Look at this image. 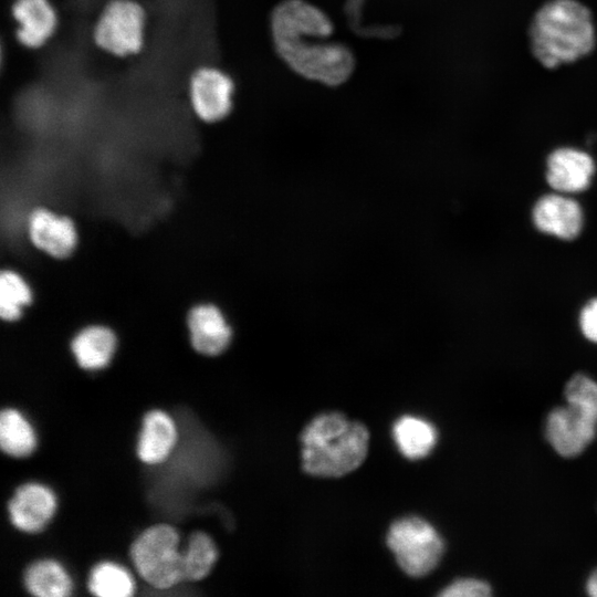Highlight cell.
I'll return each instance as SVG.
<instances>
[{
	"label": "cell",
	"instance_id": "1",
	"mask_svg": "<svg viewBox=\"0 0 597 597\" xmlns=\"http://www.w3.org/2000/svg\"><path fill=\"white\" fill-rule=\"evenodd\" d=\"M274 49L296 74L328 86L345 83L355 69L352 50L326 41L334 30L328 15L305 0H283L270 19Z\"/></svg>",
	"mask_w": 597,
	"mask_h": 597
},
{
	"label": "cell",
	"instance_id": "2",
	"mask_svg": "<svg viewBox=\"0 0 597 597\" xmlns=\"http://www.w3.org/2000/svg\"><path fill=\"white\" fill-rule=\"evenodd\" d=\"M530 42L534 57L546 69L583 59L596 43L590 10L578 0L545 2L532 19Z\"/></svg>",
	"mask_w": 597,
	"mask_h": 597
},
{
	"label": "cell",
	"instance_id": "3",
	"mask_svg": "<svg viewBox=\"0 0 597 597\" xmlns=\"http://www.w3.org/2000/svg\"><path fill=\"white\" fill-rule=\"evenodd\" d=\"M302 467L314 476L338 478L356 470L369 444L367 428L338 412L315 417L303 430Z\"/></svg>",
	"mask_w": 597,
	"mask_h": 597
},
{
	"label": "cell",
	"instance_id": "4",
	"mask_svg": "<svg viewBox=\"0 0 597 597\" xmlns=\"http://www.w3.org/2000/svg\"><path fill=\"white\" fill-rule=\"evenodd\" d=\"M182 535L167 522L146 526L132 541L128 558L138 577L157 591L184 585Z\"/></svg>",
	"mask_w": 597,
	"mask_h": 597
},
{
	"label": "cell",
	"instance_id": "5",
	"mask_svg": "<svg viewBox=\"0 0 597 597\" xmlns=\"http://www.w3.org/2000/svg\"><path fill=\"white\" fill-rule=\"evenodd\" d=\"M147 12L138 0H108L92 27L97 49L114 57L137 55L145 46Z\"/></svg>",
	"mask_w": 597,
	"mask_h": 597
},
{
	"label": "cell",
	"instance_id": "6",
	"mask_svg": "<svg viewBox=\"0 0 597 597\" xmlns=\"http://www.w3.org/2000/svg\"><path fill=\"white\" fill-rule=\"evenodd\" d=\"M387 544L400 568L408 575L421 577L439 564L444 544L437 530L418 516H408L391 524Z\"/></svg>",
	"mask_w": 597,
	"mask_h": 597
},
{
	"label": "cell",
	"instance_id": "7",
	"mask_svg": "<svg viewBox=\"0 0 597 597\" xmlns=\"http://www.w3.org/2000/svg\"><path fill=\"white\" fill-rule=\"evenodd\" d=\"M235 92L229 73L212 64L197 66L189 75V106L198 119L208 124L221 122L232 111Z\"/></svg>",
	"mask_w": 597,
	"mask_h": 597
},
{
	"label": "cell",
	"instance_id": "8",
	"mask_svg": "<svg viewBox=\"0 0 597 597\" xmlns=\"http://www.w3.org/2000/svg\"><path fill=\"white\" fill-rule=\"evenodd\" d=\"M56 509L55 492L36 481L18 484L7 500L9 523L17 531L29 535L43 532L53 520Z\"/></svg>",
	"mask_w": 597,
	"mask_h": 597
},
{
	"label": "cell",
	"instance_id": "9",
	"mask_svg": "<svg viewBox=\"0 0 597 597\" xmlns=\"http://www.w3.org/2000/svg\"><path fill=\"white\" fill-rule=\"evenodd\" d=\"M544 433L558 455L575 458L596 438L597 420L568 404L557 406L546 417Z\"/></svg>",
	"mask_w": 597,
	"mask_h": 597
},
{
	"label": "cell",
	"instance_id": "10",
	"mask_svg": "<svg viewBox=\"0 0 597 597\" xmlns=\"http://www.w3.org/2000/svg\"><path fill=\"white\" fill-rule=\"evenodd\" d=\"M10 12L15 40L24 49H42L59 29V13L52 0H13Z\"/></svg>",
	"mask_w": 597,
	"mask_h": 597
},
{
	"label": "cell",
	"instance_id": "11",
	"mask_svg": "<svg viewBox=\"0 0 597 597\" xmlns=\"http://www.w3.org/2000/svg\"><path fill=\"white\" fill-rule=\"evenodd\" d=\"M140 423L136 458L146 465L165 462L178 442L176 420L164 409L151 408L144 413Z\"/></svg>",
	"mask_w": 597,
	"mask_h": 597
},
{
	"label": "cell",
	"instance_id": "12",
	"mask_svg": "<svg viewBox=\"0 0 597 597\" xmlns=\"http://www.w3.org/2000/svg\"><path fill=\"white\" fill-rule=\"evenodd\" d=\"M29 237L38 249L56 259L71 255L77 240L70 218L44 208L35 209L30 214Z\"/></svg>",
	"mask_w": 597,
	"mask_h": 597
},
{
	"label": "cell",
	"instance_id": "13",
	"mask_svg": "<svg viewBox=\"0 0 597 597\" xmlns=\"http://www.w3.org/2000/svg\"><path fill=\"white\" fill-rule=\"evenodd\" d=\"M546 179L549 186L563 192L585 190L595 172V163L585 151L561 147L547 158Z\"/></svg>",
	"mask_w": 597,
	"mask_h": 597
},
{
	"label": "cell",
	"instance_id": "14",
	"mask_svg": "<svg viewBox=\"0 0 597 597\" xmlns=\"http://www.w3.org/2000/svg\"><path fill=\"white\" fill-rule=\"evenodd\" d=\"M532 216L540 231L565 240L577 237L583 227L580 206L575 200L559 195L540 198Z\"/></svg>",
	"mask_w": 597,
	"mask_h": 597
},
{
	"label": "cell",
	"instance_id": "15",
	"mask_svg": "<svg viewBox=\"0 0 597 597\" xmlns=\"http://www.w3.org/2000/svg\"><path fill=\"white\" fill-rule=\"evenodd\" d=\"M192 348L203 356L223 353L231 341V328L221 312L213 305H198L187 317Z\"/></svg>",
	"mask_w": 597,
	"mask_h": 597
},
{
	"label": "cell",
	"instance_id": "16",
	"mask_svg": "<svg viewBox=\"0 0 597 597\" xmlns=\"http://www.w3.org/2000/svg\"><path fill=\"white\" fill-rule=\"evenodd\" d=\"M24 590L35 597H69L75 593L73 578L53 557L30 562L22 572Z\"/></svg>",
	"mask_w": 597,
	"mask_h": 597
},
{
	"label": "cell",
	"instance_id": "17",
	"mask_svg": "<svg viewBox=\"0 0 597 597\" xmlns=\"http://www.w3.org/2000/svg\"><path fill=\"white\" fill-rule=\"evenodd\" d=\"M115 348L114 333L101 325L83 328L71 342V350L76 364L86 371L105 368L111 363Z\"/></svg>",
	"mask_w": 597,
	"mask_h": 597
},
{
	"label": "cell",
	"instance_id": "18",
	"mask_svg": "<svg viewBox=\"0 0 597 597\" xmlns=\"http://www.w3.org/2000/svg\"><path fill=\"white\" fill-rule=\"evenodd\" d=\"M38 448V434L30 420L15 407L0 410V450L12 459L31 457Z\"/></svg>",
	"mask_w": 597,
	"mask_h": 597
},
{
	"label": "cell",
	"instance_id": "19",
	"mask_svg": "<svg viewBox=\"0 0 597 597\" xmlns=\"http://www.w3.org/2000/svg\"><path fill=\"white\" fill-rule=\"evenodd\" d=\"M184 540V585L202 582L219 559L218 546L212 536L203 530L196 528Z\"/></svg>",
	"mask_w": 597,
	"mask_h": 597
},
{
	"label": "cell",
	"instance_id": "20",
	"mask_svg": "<svg viewBox=\"0 0 597 597\" xmlns=\"http://www.w3.org/2000/svg\"><path fill=\"white\" fill-rule=\"evenodd\" d=\"M136 588L133 570L118 562H96L87 573L86 589L97 597H132Z\"/></svg>",
	"mask_w": 597,
	"mask_h": 597
},
{
	"label": "cell",
	"instance_id": "21",
	"mask_svg": "<svg viewBox=\"0 0 597 597\" xmlns=\"http://www.w3.org/2000/svg\"><path fill=\"white\" fill-rule=\"evenodd\" d=\"M392 432L400 452L411 460L427 457L438 439L437 429L431 422L413 416L399 418Z\"/></svg>",
	"mask_w": 597,
	"mask_h": 597
},
{
	"label": "cell",
	"instance_id": "22",
	"mask_svg": "<svg viewBox=\"0 0 597 597\" xmlns=\"http://www.w3.org/2000/svg\"><path fill=\"white\" fill-rule=\"evenodd\" d=\"M32 300L27 282L14 271L3 270L0 275V316L12 322L20 318L22 307Z\"/></svg>",
	"mask_w": 597,
	"mask_h": 597
},
{
	"label": "cell",
	"instance_id": "23",
	"mask_svg": "<svg viewBox=\"0 0 597 597\" xmlns=\"http://www.w3.org/2000/svg\"><path fill=\"white\" fill-rule=\"evenodd\" d=\"M566 404L597 420V381L585 374H575L565 385Z\"/></svg>",
	"mask_w": 597,
	"mask_h": 597
},
{
	"label": "cell",
	"instance_id": "24",
	"mask_svg": "<svg viewBox=\"0 0 597 597\" xmlns=\"http://www.w3.org/2000/svg\"><path fill=\"white\" fill-rule=\"evenodd\" d=\"M439 595L443 597H489L492 595V587L486 580L465 577L453 580Z\"/></svg>",
	"mask_w": 597,
	"mask_h": 597
},
{
	"label": "cell",
	"instance_id": "25",
	"mask_svg": "<svg viewBox=\"0 0 597 597\" xmlns=\"http://www.w3.org/2000/svg\"><path fill=\"white\" fill-rule=\"evenodd\" d=\"M365 0H346L344 6V12L347 18V22L353 32L367 38H380V35L365 25H363V7Z\"/></svg>",
	"mask_w": 597,
	"mask_h": 597
},
{
	"label": "cell",
	"instance_id": "26",
	"mask_svg": "<svg viewBox=\"0 0 597 597\" xmlns=\"http://www.w3.org/2000/svg\"><path fill=\"white\" fill-rule=\"evenodd\" d=\"M579 325L584 336L597 343V298L585 305L579 316Z\"/></svg>",
	"mask_w": 597,
	"mask_h": 597
},
{
	"label": "cell",
	"instance_id": "27",
	"mask_svg": "<svg viewBox=\"0 0 597 597\" xmlns=\"http://www.w3.org/2000/svg\"><path fill=\"white\" fill-rule=\"evenodd\" d=\"M585 590L591 597H597V567L590 572L585 583Z\"/></svg>",
	"mask_w": 597,
	"mask_h": 597
}]
</instances>
